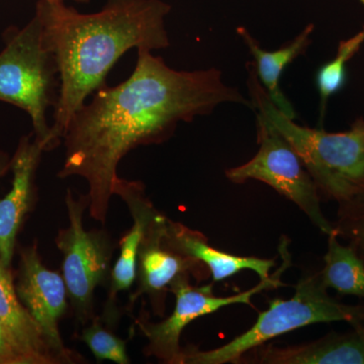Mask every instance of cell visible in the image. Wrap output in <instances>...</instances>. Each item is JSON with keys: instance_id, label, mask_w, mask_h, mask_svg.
Masks as SVG:
<instances>
[{"instance_id": "cell-1", "label": "cell", "mask_w": 364, "mask_h": 364, "mask_svg": "<svg viewBox=\"0 0 364 364\" xmlns=\"http://www.w3.org/2000/svg\"><path fill=\"white\" fill-rule=\"evenodd\" d=\"M136 51L130 77L95 91L62 139L65 159L58 177L85 179L90 217L102 224L119 178L117 166L132 150L169 140L179 123L208 116L222 104L247 105L253 111L251 100L225 85L217 68L177 71L149 50Z\"/></svg>"}, {"instance_id": "cell-2", "label": "cell", "mask_w": 364, "mask_h": 364, "mask_svg": "<svg viewBox=\"0 0 364 364\" xmlns=\"http://www.w3.org/2000/svg\"><path fill=\"white\" fill-rule=\"evenodd\" d=\"M170 11L162 0H107L100 11L88 14L64 4L38 2L43 46L54 56L60 78L51 150L62 142L87 97L107 85L109 71L124 53L169 47L165 16Z\"/></svg>"}, {"instance_id": "cell-3", "label": "cell", "mask_w": 364, "mask_h": 364, "mask_svg": "<svg viewBox=\"0 0 364 364\" xmlns=\"http://www.w3.org/2000/svg\"><path fill=\"white\" fill-rule=\"evenodd\" d=\"M247 85L253 111L291 144L305 165L320 196L342 203L364 193V119L349 131L328 133L299 126L273 104L261 85L253 62L247 64Z\"/></svg>"}, {"instance_id": "cell-4", "label": "cell", "mask_w": 364, "mask_h": 364, "mask_svg": "<svg viewBox=\"0 0 364 364\" xmlns=\"http://www.w3.org/2000/svg\"><path fill=\"white\" fill-rule=\"evenodd\" d=\"M332 322L364 323V305L340 303L328 294L320 272L306 273L294 287L293 298L272 299L247 331L210 350H200L195 346L183 348L181 364H238L246 352L286 333Z\"/></svg>"}, {"instance_id": "cell-5", "label": "cell", "mask_w": 364, "mask_h": 364, "mask_svg": "<svg viewBox=\"0 0 364 364\" xmlns=\"http://www.w3.org/2000/svg\"><path fill=\"white\" fill-rule=\"evenodd\" d=\"M4 40L6 47L0 53V100L30 116L36 140L50 151L47 112L58 100L60 78L54 56L43 46L37 16L25 28H9Z\"/></svg>"}, {"instance_id": "cell-6", "label": "cell", "mask_w": 364, "mask_h": 364, "mask_svg": "<svg viewBox=\"0 0 364 364\" xmlns=\"http://www.w3.org/2000/svg\"><path fill=\"white\" fill-rule=\"evenodd\" d=\"M69 226L61 229L55 243L63 256L62 275L68 298L79 322L86 324L95 317V291L111 279L114 244L105 230H87L83 217L90 207L87 195L75 198L68 189L65 196Z\"/></svg>"}, {"instance_id": "cell-7", "label": "cell", "mask_w": 364, "mask_h": 364, "mask_svg": "<svg viewBox=\"0 0 364 364\" xmlns=\"http://www.w3.org/2000/svg\"><path fill=\"white\" fill-rule=\"evenodd\" d=\"M289 240L282 238L279 246L282 264L267 279H261L257 286L234 296H217L214 294V282L207 286H191V279H181L170 287L169 293L176 296V306L168 318L159 323L150 322L146 313H141L136 318L138 329L147 339V346L144 349L146 356H153L160 363L181 364L182 349L181 333L193 321L210 315L225 306L243 304L253 306L254 296L268 289H274L284 286L280 280L282 273L286 272L291 263Z\"/></svg>"}, {"instance_id": "cell-8", "label": "cell", "mask_w": 364, "mask_h": 364, "mask_svg": "<svg viewBox=\"0 0 364 364\" xmlns=\"http://www.w3.org/2000/svg\"><path fill=\"white\" fill-rule=\"evenodd\" d=\"M257 142L255 156L240 166L226 170L236 184L258 181L301 208L310 221L326 235L335 232L334 224L323 214L320 193L296 150L267 119L256 112Z\"/></svg>"}, {"instance_id": "cell-9", "label": "cell", "mask_w": 364, "mask_h": 364, "mask_svg": "<svg viewBox=\"0 0 364 364\" xmlns=\"http://www.w3.org/2000/svg\"><path fill=\"white\" fill-rule=\"evenodd\" d=\"M168 218L159 214L154 218L144 235L138 254L136 279L138 289L132 294L129 306L140 296H148L154 315L163 317L165 299L170 287L177 280H203L210 277L207 267L200 261L179 253L166 241Z\"/></svg>"}, {"instance_id": "cell-10", "label": "cell", "mask_w": 364, "mask_h": 364, "mask_svg": "<svg viewBox=\"0 0 364 364\" xmlns=\"http://www.w3.org/2000/svg\"><path fill=\"white\" fill-rule=\"evenodd\" d=\"M16 289L53 347L70 364L85 363L82 356L67 348L62 340L59 322L66 313L69 299L65 280L59 272L45 267L37 242L21 249Z\"/></svg>"}, {"instance_id": "cell-11", "label": "cell", "mask_w": 364, "mask_h": 364, "mask_svg": "<svg viewBox=\"0 0 364 364\" xmlns=\"http://www.w3.org/2000/svg\"><path fill=\"white\" fill-rule=\"evenodd\" d=\"M43 152L44 147L32 133L21 139L11 158L13 186L0 200V262L7 267H11L18 234L35 202L36 172Z\"/></svg>"}, {"instance_id": "cell-12", "label": "cell", "mask_w": 364, "mask_h": 364, "mask_svg": "<svg viewBox=\"0 0 364 364\" xmlns=\"http://www.w3.org/2000/svg\"><path fill=\"white\" fill-rule=\"evenodd\" d=\"M114 196H119L128 205L133 225L119 241L121 253L112 269L109 298L104 311V317L111 324L117 314V294L129 291L136 282L139 249L151 222L159 214V210L146 195L145 186L141 181H127L119 177L114 186Z\"/></svg>"}, {"instance_id": "cell-13", "label": "cell", "mask_w": 364, "mask_h": 364, "mask_svg": "<svg viewBox=\"0 0 364 364\" xmlns=\"http://www.w3.org/2000/svg\"><path fill=\"white\" fill-rule=\"evenodd\" d=\"M351 326V331L331 333L306 344L260 345L246 352L239 363L364 364V323Z\"/></svg>"}, {"instance_id": "cell-14", "label": "cell", "mask_w": 364, "mask_h": 364, "mask_svg": "<svg viewBox=\"0 0 364 364\" xmlns=\"http://www.w3.org/2000/svg\"><path fill=\"white\" fill-rule=\"evenodd\" d=\"M165 237L169 245L179 253L203 263L214 282H223L243 270H252L260 280L267 279L277 263V258L263 259L224 252L210 246L207 237L200 232L169 219Z\"/></svg>"}, {"instance_id": "cell-15", "label": "cell", "mask_w": 364, "mask_h": 364, "mask_svg": "<svg viewBox=\"0 0 364 364\" xmlns=\"http://www.w3.org/2000/svg\"><path fill=\"white\" fill-rule=\"evenodd\" d=\"M0 320L35 364H70L53 347L16 293L11 268L0 262Z\"/></svg>"}, {"instance_id": "cell-16", "label": "cell", "mask_w": 364, "mask_h": 364, "mask_svg": "<svg viewBox=\"0 0 364 364\" xmlns=\"http://www.w3.org/2000/svg\"><path fill=\"white\" fill-rule=\"evenodd\" d=\"M313 31L314 25H308L291 43L277 51L270 52L263 50L244 26L237 28V33L252 54L256 74L270 100L279 107V111L294 119L296 117V112L293 105L282 92L279 80L287 67L298 57L305 54L312 42L311 35Z\"/></svg>"}, {"instance_id": "cell-17", "label": "cell", "mask_w": 364, "mask_h": 364, "mask_svg": "<svg viewBox=\"0 0 364 364\" xmlns=\"http://www.w3.org/2000/svg\"><path fill=\"white\" fill-rule=\"evenodd\" d=\"M321 279L327 289L364 299V263L350 246L342 245L336 232L328 235V250Z\"/></svg>"}, {"instance_id": "cell-18", "label": "cell", "mask_w": 364, "mask_h": 364, "mask_svg": "<svg viewBox=\"0 0 364 364\" xmlns=\"http://www.w3.org/2000/svg\"><path fill=\"white\" fill-rule=\"evenodd\" d=\"M364 44V28L350 39L340 42L337 55L332 61L321 66L316 76L320 93L321 123L325 117L328 100L341 90L346 82V65Z\"/></svg>"}, {"instance_id": "cell-19", "label": "cell", "mask_w": 364, "mask_h": 364, "mask_svg": "<svg viewBox=\"0 0 364 364\" xmlns=\"http://www.w3.org/2000/svg\"><path fill=\"white\" fill-rule=\"evenodd\" d=\"M85 342L97 361L107 360L117 364L131 363L127 351V341L119 338L102 325V318L95 316L81 333Z\"/></svg>"}, {"instance_id": "cell-20", "label": "cell", "mask_w": 364, "mask_h": 364, "mask_svg": "<svg viewBox=\"0 0 364 364\" xmlns=\"http://www.w3.org/2000/svg\"><path fill=\"white\" fill-rule=\"evenodd\" d=\"M333 224L337 236L348 241L364 263V193L339 205L338 220Z\"/></svg>"}, {"instance_id": "cell-21", "label": "cell", "mask_w": 364, "mask_h": 364, "mask_svg": "<svg viewBox=\"0 0 364 364\" xmlns=\"http://www.w3.org/2000/svg\"><path fill=\"white\" fill-rule=\"evenodd\" d=\"M0 364H35L0 320Z\"/></svg>"}, {"instance_id": "cell-22", "label": "cell", "mask_w": 364, "mask_h": 364, "mask_svg": "<svg viewBox=\"0 0 364 364\" xmlns=\"http://www.w3.org/2000/svg\"><path fill=\"white\" fill-rule=\"evenodd\" d=\"M11 168V158L4 151L0 150V178Z\"/></svg>"}, {"instance_id": "cell-23", "label": "cell", "mask_w": 364, "mask_h": 364, "mask_svg": "<svg viewBox=\"0 0 364 364\" xmlns=\"http://www.w3.org/2000/svg\"><path fill=\"white\" fill-rule=\"evenodd\" d=\"M51 4H64V0H47ZM74 1L79 2V4H88L90 0H74Z\"/></svg>"}, {"instance_id": "cell-24", "label": "cell", "mask_w": 364, "mask_h": 364, "mask_svg": "<svg viewBox=\"0 0 364 364\" xmlns=\"http://www.w3.org/2000/svg\"><path fill=\"white\" fill-rule=\"evenodd\" d=\"M360 1H361V4H363L364 6V0H360Z\"/></svg>"}]
</instances>
